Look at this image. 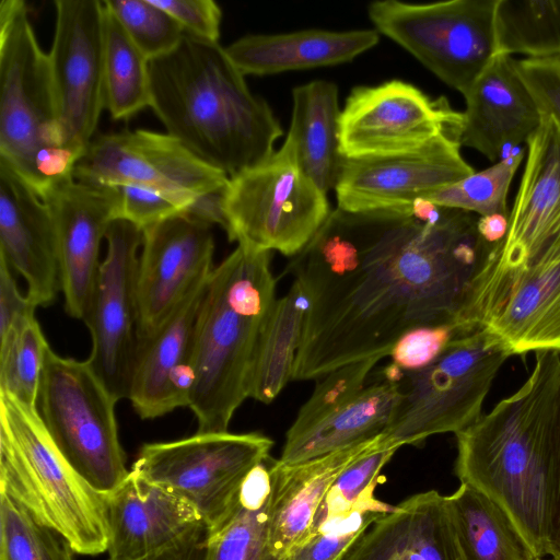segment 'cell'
<instances>
[{
	"label": "cell",
	"mask_w": 560,
	"mask_h": 560,
	"mask_svg": "<svg viewBox=\"0 0 560 560\" xmlns=\"http://www.w3.org/2000/svg\"><path fill=\"white\" fill-rule=\"evenodd\" d=\"M56 24L48 52L66 150L85 153L104 105L103 1H55Z\"/></svg>",
	"instance_id": "obj_15"
},
{
	"label": "cell",
	"mask_w": 560,
	"mask_h": 560,
	"mask_svg": "<svg viewBox=\"0 0 560 560\" xmlns=\"http://www.w3.org/2000/svg\"><path fill=\"white\" fill-rule=\"evenodd\" d=\"M107 254L101 262L85 325L92 337L88 361L117 399L128 398L138 348L137 270L143 231L116 219L106 232Z\"/></svg>",
	"instance_id": "obj_16"
},
{
	"label": "cell",
	"mask_w": 560,
	"mask_h": 560,
	"mask_svg": "<svg viewBox=\"0 0 560 560\" xmlns=\"http://www.w3.org/2000/svg\"><path fill=\"white\" fill-rule=\"evenodd\" d=\"M398 448L399 445L384 438L380 446L350 464L338 476L323 500L312 533L324 522L345 515L373 499L381 471Z\"/></svg>",
	"instance_id": "obj_39"
},
{
	"label": "cell",
	"mask_w": 560,
	"mask_h": 560,
	"mask_svg": "<svg viewBox=\"0 0 560 560\" xmlns=\"http://www.w3.org/2000/svg\"><path fill=\"white\" fill-rule=\"evenodd\" d=\"M509 215L492 214L479 217L477 228L482 238L489 244H498L501 242L508 231Z\"/></svg>",
	"instance_id": "obj_48"
},
{
	"label": "cell",
	"mask_w": 560,
	"mask_h": 560,
	"mask_svg": "<svg viewBox=\"0 0 560 560\" xmlns=\"http://www.w3.org/2000/svg\"><path fill=\"white\" fill-rule=\"evenodd\" d=\"M559 371V353L536 352L535 366L518 390L455 434L460 483L500 504L536 557L548 556Z\"/></svg>",
	"instance_id": "obj_2"
},
{
	"label": "cell",
	"mask_w": 560,
	"mask_h": 560,
	"mask_svg": "<svg viewBox=\"0 0 560 560\" xmlns=\"http://www.w3.org/2000/svg\"><path fill=\"white\" fill-rule=\"evenodd\" d=\"M127 35L150 60L172 52L185 32L152 0H104Z\"/></svg>",
	"instance_id": "obj_40"
},
{
	"label": "cell",
	"mask_w": 560,
	"mask_h": 560,
	"mask_svg": "<svg viewBox=\"0 0 560 560\" xmlns=\"http://www.w3.org/2000/svg\"><path fill=\"white\" fill-rule=\"evenodd\" d=\"M49 345L35 312L16 318L0 335V393L37 407Z\"/></svg>",
	"instance_id": "obj_35"
},
{
	"label": "cell",
	"mask_w": 560,
	"mask_h": 560,
	"mask_svg": "<svg viewBox=\"0 0 560 560\" xmlns=\"http://www.w3.org/2000/svg\"><path fill=\"white\" fill-rule=\"evenodd\" d=\"M182 26L185 34L219 43L222 11L212 0H152Z\"/></svg>",
	"instance_id": "obj_45"
},
{
	"label": "cell",
	"mask_w": 560,
	"mask_h": 560,
	"mask_svg": "<svg viewBox=\"0 0 560 560\" xmlns=\"http://www.w3.org/2000/svg\"><path fill=\"white\" fill-rule=\"evenodd\" d=\"M0 163L43 199L77 164L63 145L48 54L22 0L0 2Z\"/></svg>",
	"instance_id": "obj_6"
},
{
	"label": "cell",
	"mask_w": 560,
	"mask_h": 560,
	"mask_svg": "<svg viewBox=\"0 0 560 560\" xmlns=\"http://www.w3.org/2000/svg\"><path fill=\"white\" fill-rule=\"evenodd\" d=\"M104 105L114 119H128L151 106L149 59L103 1Z\"/></svg>",
	"instance_id": "obj_33"
},
{
	"label": "cell",
	"mask_w": 560,
	"mask_h": 560,
	"mask_svg": "<svg viewBox=\"0 0 560 560\" xmlns=\"http://www.w3.org/2000/svg\"><path fill=\"white\" fill-rule=\"evenodd\" d=\"M346 560H463L445 495L429 490L404 500L372 524Z\"/></svg>",
	"instance_id": "obj_26"
},
{
	"label": "cell",
	"mask_w": 560,
	"mask_h": 560,
	"mask_svg": "<svg viewBox=\"0 0 560 560\" xmlns=\"http://www.w3.org/2000/svg\"><path fill=\"white\" fill-rule=\"evenodd\" d=\"M495 55L560 60V0H495Z\"/></svg>",
	"instance_id": "obj_34"
},
{
	"label": "cell",
	"mask_w": 560,
	"mask_h": 560,
	"mask_svg": "<svg viewBox=\"0 0 560 560\" xmlns=\"http://www.w3.org/2000/svg\"><path fill=\"white\" fill-rule=\"evenodd\" d=\"M106 517L108 560H154L208 532L192 504L133 470L106 494Z\"/></svg>",
	"instance_id": "obj_20"
},
{
	"label": "cell",
	"mask_w": 560,
	"mask_h": 560,
	"mask_svg": "<svg viewBox=\"0 0 560 560\" xmlns=\"http://www.w3.org/2000/svg\"><path fill=\"white\" fill-rule=\"evenodd\" d=\"M380 35L375 28L250 34L233 42L225 51L244 75H268L349 62L373 48Z\"/></svg>",
	"instance_id": "obj_27"
},
{
	"label": "cell",
	"mask_w": 560,
	"mask_h": 560,
	"mask_svg": "<svg viewBox=\"0 0 560 560\" xmlns=\"http://www.w3.org/2000/svg\"><path fill=\"white\" fill-rule=\"evenodd\" d=\"M310 307L307 291L302 283L293 279L288 292L275 301L262 326L249 398L270 404L292 381Z\"/></svg>",
	"instance_id": "obj_31"
},
{
	"label": "cell",
	"mask_w": 560,
	"mask_h": 560,
	"mask_svg": "<svg viewBox=\"0 0 560 560\" xmlns=\"http://www.w3.org/2000/svg\"><path fill=\"white\" fill-rule=\"evenodd\" d=\"M72 177L93 186H136L173 197L192 208L221 192L229 176L168 133L138 129L94 138Z\"/></svg>",
	"instance_id": "obj_13"
},
{
	"label": "cell",
	"mask_w": 560,
	"mask_h": 560,
	"mask_svg": "<svg viewBox=\"0 0 560 560\" xmlns=\"http://www.w3.org/2000/svg\"><path fill=\"white\" fill-rule=\"evenodd\" d=\"M211 226L180 213L143 230L137 270L138 341L151 336L212 272Z\"/></svg>",
	"instance_id": "obj_18"
},
{
	"label": "cell",
	"mask_w": 560,
	"mask_h": 560,
	"mask_svg": "<svg viewBox=\"0 0 560 560\" xmlns=\"http://www.w3.org/2000/svg\"><path fill=\"white\" fill-rule=\"evenodd\" d=\"M534 560H547V559H545V557H537ZM549 560H551V559H549Z\"/></svg>",
	"instance_id": "obj_50"
},
{
	"label": "cell",
	"mask_w": 560,
	"mask_h": 560,
	"mask_svg": "<svg viewBox=\"0 0 560 560\" xmlns=\"http://www.w3.org/2000/svg\"><path fill=\"white\" fill-rule=\"evenodd\" d=\"M0 255L27 283L36 306L54 303L60 287L57 236L48 203L0 163Z\"/></svg>",
	"instance_id": "obj_22"
},
{
	"label": "cell",
	"mask_w": 560,
	"mask_h": 560,
	"mask_svg": "<svg viewBox=\"0 0 560 560\" xmlns=\"http://www.w3.org/2000/svg\"><path fill=\"white\" fill-rule=\"evenodd\" d=\"M272 445L259 432H196L143 444L131 470L187 500L211 530L233 512L247 476Z\"/></svg>",
	"instance_id": "obj_11"
},
{
	"label": "cell",
	"mask_w": 560,
	"mask_h": 560,
	"mask_svg": "<svg viewBox=\"0 0 560 560\" xmlns=\"http://www.w3.org/2000/svg\"><path fill=\"white\" fill-rule=\"evenodd\" d=\"M551 560H560V556L559 557H555V558H550Z\"/></svg>",
	"instance_id": "obj_51"
},
{
	"label": "cell",
	"mask_w": 560,
	"mask_h": 560,
	"mask_svg": "<svg viewBox=\"0 0 560 560\" xmlns=\"http://www.w3.org/2000/svg\"><path fill=\"white\" fill-rule=\"evenodd\" d=\"M479 327L511 355L560 354V258L516 276L491 303Z\"/></svg>",
	"instance_id": "obj_25"
},
{
	"label": "cell",
	"mask_w": 560,
	"mask_h": 560,
	"mask_svg": "<svg viewBox=\"0 0 560 560\" xmlns=\"http://www.w3.org/2000/svg\"><path fill=\"white\" fill-rule=\"evenodd\" d=\"M36 307L27 295L20 293L9 264L0 255V335L4 334L16 318L35 312Z\"/></svg>",
	"instance_id": "obj_46"
},
{
	"label": "cell",
	"mask_w": 560,
	"mask_h": 560,
	"mask_svg": "<svg viewBox=\"0 0 560 560\" xmlns=\"http://www.w3.org/2000/svg\"><path fill=\"white\" fill-rule=\"evenodd\" d=\"M464 97L460 144L490 161L500 158L506 147L527 142L542 121L511 56L495 55Z\"/></svg>",
	"instance_id": "obj_23"
},
{
	"label": "cell",
	"mask_w": 560,
	"mask_h": 560,
	"mask_svg": "<svg viewBox=\"0 0 560 560\" xmlns=\"http://www.w3.org/2000/svg\"><path fill=\"white\" fill-rule=\"evenodd\" d=\"M326 194L302 170L285 138L267 160L229 179L223 230L237 245L294 257L330 214Z\"/></svg>",
	"instance_id": "obj_9"
},
{
	"label": "cell",
	"mask_w": 560,
	"mask_h": 560,
	"mask_svg": "<svg viewBox=\"0 0 560 560\" xmlns=\"http://www.w3.org/2000/svg\"><path fill=\"white\" fill-rule=\"evenodd\" d=\"M70 546L0 492V560H71Z\"/></svg>",
	"instance_id": "obj_37"
},
{
	"label": "cell",
	"mask_w": 560,
	"mask_h": 560,
	"mask_svg": "<svg viewBox=\"0 0 560 560\" xmlns=\"http://www.w3.org/2000/svg\"><path fill=\"white\" fill-rule=\"evenodd\" d=\"M273 459L269 455L253 468L233 512L207 532L206 560H284L271 551L268 539Z\"/></svg>",
	"instance_id": "obj_32"
},
{
	"label": "cell",
	"mask_w": 560,
	"mask_h": 560,
	"mask_svg": "<svg viewBox=\"0 0 560 560\" xmlns=\"http://www.w3.org/2000/svg\"><path fill=\"white\" fill-rule=\"evenodd\" d=\"M207 534L201 536L184 547L164 555L154 560H206L207 558Z\"/></svg>",
	"instance_id": "obj_49"
},
{
	"label": "cell",
	"mask_w": 560,
	"mask_h": 560,
	"mask_svg": "<svg viewBox=\"0 0 560 560\" xmlns=\"http://www.w3.org/2000/svg\"><path fill=\"white\" fill-rule=\"evenodd\" d=\"M463 113L411 83L390 80L351 90L339 118L345 159L419 149L443 135L460 138Z\"/></svg>",
	"instance_id": "obj_14"
},
{
	"label": "cell",
	"mask_w": 560,
	"mask_h": 560,
	"mask_svg": "<svg viewBox=\"0 0 560 560\" xmlns=\"http://www.w3.org/2000/svg\"><path fill=\"white\" fill-rule=\"evenodd\" d=\"M400 395V382L380 377L335 412L285 438L279 459L294 464L383 434L393 420Z\"/></svg>",
	"instance_id": "obj_28"
},
{
	"label": "cell",
	"mask_w": 560,
	"mask_h": 560,
	"mask_svg": "<svg viewBox=\"0 0 560 560\" xmlns=\"http://www.w3.org/2000/svg\"><path fill=\"white\" fill-rule=\"evenodd\" d=\"M463 332L456 325L422 326L404 334L393 346L389 366L404 375L433 363L454 338Z\"/></svg>",
	"instance_id": "obj_42"
},
{
	"label": "cell",
	"mask_w": 560,
	"mask_h": 560,
	"mask_svg": "<svg viewBox=\"0 0 560 560\" xmlns=\"http://www.w3.org/2000/svg\"><path fill=\"white\" fill-rule=\"evenodd\" d=\"M557 448L548 527V556H560V371L556 397Z\"/></svg>",
	"instance_id": "obj_47"
},
{
	"label": "cell",
	"mask_w": 560,
	"mask_h": 560,
	"mask_svg": "<svg viewBox=\"0 0 560 560\" xmlns=\"http://www.w3.org/2000/svg\"><path fill=\"white\" fill-rule=\"evenodd\" d=\"M393 508L374 497L320 524L285 560H346L372 524Z\"/></svg>",
	"instance_id": "obj_38"
},
{
	"label": "cell",
	"mask_w": 560,
	"mask_h": 560,
	"mask_svg": "<svg viewBox=\"0 0 560 560\" xmlns=\"http://www.w3.org/2000/svg\"><path fill=\"white\" fill-rule=\"evenodd\" d=\"M71 560H74V555L71 557Z\"/></svg>",
	"instance_id": "obj_52"
},
{
	"label": "cell",
	"mask_w": 560,
	"mask_h": 560,
	"mask_svg": "<svg viewBox=\"0 0 560 560\" xmlns=\"http://www.w3.org/2000/svg\"><path fill=\"white\" fill-rule=\"evenodd\" d=\"M526 164L504 238L477 273L464 325L478 327L520 273L560 258V128L548 117L528 139Z\"/></svg>",
	"instance_id": "obj_7"
},
{
	"label": "cell",
	"mask_w": 560,
	"mask_h": 560,
	"mask_svg": "<svg viewBox=\"0 0 560 560\" xmlns=\"http://www.w3.org/2000/svg\"><path fill=\"white\" fill-rule=\"evenodd\" d=\"M0 492L57 533L74 553L107 551L106 494L65 458L37 407L1 393Z\"/></svg>",
	"instance_id": "obj_5"
},
{
	"label": "cell",
	"mask_w": 560,
	"mask_h": 560,
	"mask_svg": "<svg viewBox=\"0 0 560 560\" xmlns=\"http://www.w3.org/2000/svg\"><path fill=\"white\" fill-rule=\"evenodd\" d=\"M495 0L370 3L375 30L463 95L495 56Z\"/></svg>",
	"instance_id": "obj_12"
},
{
	"label": "cell",
	"mask_w": 560,
	"mask_h": 560,
	"mask_svg": "<svg viewBox=\"0 0 560 560\" xmlns=\"http://www.w3.org/2000/svg\"><path fill=\"white\" fill-rule=\"evenodd\" d=\"M287 139L307 176L325 192L335 189L345 158L340 152L338 88L315 80L292 91Z\"/></svg>",
	"instance_id": "obj_29"
},
{
	"label": "cell",
	"mask_w": 560,
	"mask_h": 560,
	"mask_svg": "<svg viewBox=\"0 0 560 560\" xmlns=\"http://www.w3.org/2000/svg\"><path fill=\"white\" fill-rule=\"evenodd\" d=\"M384 359L372 357L337 368L318 382L300 408L285 438L294 436L350 401L362 388L373 368Z\"/></svg>",
	"instance_id": "obj_41"
},
{
	"label": "cell",
	"mask_w": 560,
	"mask_h": 560,
	"mask_svg": "<svg viewBox=\"0 0 560 560\" xmlns=\"http://www.w3.org/2000/svg\"><path fill=\"white\" fill-rule=\"evenodd\" d=\"M209 277L151 336L138 341L128 399L141 419L189 407L195 384L196 323Z\"/></svg>",
	"instance_id": "obj_21"
},
{
	"label": "cell",
	"mask_w": 560,
	"mask_h": 560,
	"mask_svg": "<svg viewBox=\"0 0 560 560\" xmlns=\"http://www.w3.org/2000/svg\"><path fill=\"white\" fill-rule=\"evenodd\" d=\"M151 108L166 129L229 178L267 160L283 130L219 43L184 35L149 61Z\"/></svg>",
	"instance_id": "obj_3"
},
{
	"label": "cell",
	"mask_w": 560,
	"mask_h": 560,
	"mask_svg": "<svg viewBox=\"0 0 560 560\" xmlns=\"http://www.w3.org/2000/svg\"><path fill=\"white\" fill-rule=\"evenodd\" d=\"M510 357L483 328L457 336L429 366L404 375L384 438L401 447L468 428L482 416L485 399Z\"/></svg>",
	"instance_id": "obj_8"
},
{
	"label": "cell",
	"mask_w": 560,
	"mask_h": 560,
	"mask_svg": "<svg viewBox=\"0 0 560 560\" xmlns=\"http://www.w3.org/2000/svg\"><path fill=\"white\" fill-rule=\"evenodd\" d=\"M476 214L445 208L434 224L410 209L330 212L287 266L311 300L292 381L388 357L407 331H462L475 278L494 244Z\"/></svg>",
	"instance_id": "obj_1"
},
{
	"label": "cell",
	"mask_w": 560,
	"mask_h": 560,
	"mask_svg": "<svg viewBox=\"0 0 560 560\" xmlns=\"http://www.w3.org/2000/svg\"><path fill=\"white\" fill-rule=\"evenodd\" d=\"M460 138L440 136L407 152L345 159L335 187L338 207L350 212L410 209L475 171L460 154Z\"/></svg>",
	"instance_id": "obj_17"
},
{
	"label": "cell",
	"mask_w": 560,
	"mask_h": 560,
	"mask_svg": "<svg viewBox=\"0 0 560 560\" xmlns=\"http://www.w3.org/2000/svg\"><path fill=\"white\" fill-rule=\"evenodd\" d=\"M516 68L541 116L560 128V60L526 58Z\"/></svg>",
	"instance_id": "obj_44"
},
{
	"label": "cell",
	"mask_w": 560,
	"mask_h": 560,
	"mask_svg": "<svg viewBox=\"0 0 560 560\" xmlns=\"http://www.w3.org/2000/svg\"><path fill=\"white\" fill-rule=\"evenodd\" d=\"M445 504L463 560L537 558L510 514L475 487L460 483Z\"/></svg>",
	"instance_id": "obj_30"
},
{
	"label": "cell",
	"mask_w": 560,
	"mask_h": 560,
	"mask_svg": "<svg viewBox=\"0 0 560 560\" xmlns=\"http://www.w3.org/2000/svg\"><path fill=\"white\" fill-rule=\"evenodd\" d=\"M383 441L381 434L294 464L273 459L268 539L277 557L285 560L311 535L317 511L338 476Z\"/></svg>",
	"instance_id": "obj_24"
},
{
	"label": "cell",
	"mask_w": 560,
	"mask_h": 560,
	"mask_svg": "<svg viewBox=\"0 0 560 560\" xmlns=\"http://www.w3.org/2000/svg\"><path fill=\"white\" fill-rule=\"evenodd\" d=\"M524 152L508 156L494 165L446 186L425 197L433 203L479 217L506 214L508 192Z\"/></svg>",
	"instance_id": "obj_36"
},
{
	"label": "cell",
	"mask_w": 560,
	"mask_h": 560,
	"mask_svg": "<svg viewBox=\"0 0 560 560\" xmlns=\"http://www.w3.org/2000/svg\"><path fill=\"white\" fill-rule=\"evenodd\" d=\"M115 187L118 190L117 219L142 231L173 215L190 213L187 205L159 191L136 186Z\"/></svg>",
	"instance_id": "obj_43"
},
{
	"label": "cell",
	"mask_w": 560,
	"mask_h": 560,
	"mask_svg": "<svg viewBox=\"0 0 560 560\" xmlns=\"http://www.w3.org/2000/svg\"><path fill=\"white\" fill-rule=\"evenodd\" d=\"M270 252L242 245L214 267L196 323L189 409L197 432H224L246 398L259 336L276 299Z\"/></svg>",
	"instance_id": "obj_4"
},
{
	"label": "cell",
	"mask_w": 560,
	"mask_h": 560,
	"mask_svg": "<svg viewBox=\"0 0 560 560\" xmlns=\"http://www.w3.org/2000/svg\"><path fill=\"white\" fill-rule=\"evenodd\" d=\"M117 401L88 360L48 349L38 412L65 458L103 494L115 491L130 471L118 435Z\"/></svg>",
	"instance_id": "obj_10"
},
{
	"label": "cell",
	"mask_w": 560,
	"mask_h": 560,
	"mask_svg": "<svg viewBox=\"0 0 560 560\" xmlns=\"http://www.w3.org/2000/svg\"><path fill=\"white\" fill-rule=\"evenodd\" d=\"M57 236L60 287L69 316L85 322L98 279L100 245L117 219L118 190L70 177L44 198Z\"/></svg>",
	"instance_id": "obj_19"
}]
</instances>
